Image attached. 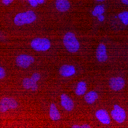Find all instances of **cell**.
<instances>
[{
  "label": "cell",
  "instance_id": "obj_6",
  "mask_svg": "<svg viewBox=\"0 0 128 128\" xmlns=\"http://www.w3.org/2000/svg\"><path fill=\"white\" fill-rule=\"evenodd\" d=\"M41 78L40 74L38 73H35L32 75L31 78H24L23 80V87L26 89L31 88L33 91H36L38 88V85L36 82Z\"/></svg>",
  "mask_w": 128,
  "mask_h": 128
},
{
  "label": "cell",
  "instance_id": "obj_18",
  "mask_svg": "<svg viewBox=\"0 0 128 128\" xmlns=\"http://www.w3.org/2000/svg\"><path fill=\"white\" fill-rule=\"evenodd\" d=\"M87 90V84L85 81H81L78 82L75 90V94L79 96L84 95Z\"/></svg>",
  "mask_w": 128,
  "mask_h": 128
},
{
  "label": "cell",
  "instance_id": "obj_12",
  "mask_svg": "<svg viewBox=\"0 0 128 128\" xmlns=\"http://www.w3.org/2000/svg\"><path fill=\"white\" fill-rule=\"evenodd\" d=\"M97 119L102 123L109 124L111 122V119L109 114L106 110L101 109L97 110L95 113Z\"/></svg>",
  "mask_w": 128,
  "mask_h": 128
},
{
  "label": "cell",
  "instance_id": "obj_7",
  "mask_svg": "<svg viewBox=\"0 0 128 128\" xmlns=\"http://www.w3.org/2000/svg\"><path fill=\"white\" fill-rule=\"evenodd\" d=\"M95 56L97 61L100 63H104L108 59V56L107 48L102 43L99 44L95 51Z\"/></svg>",
  "mask_w": 128,
  "mask_h": 128
},
{
  "label": "cell",
  "instance_id": "obj_8",
  "mask_svg": "<svg viewBox=\"0 0 128 128\" xmlns=\"http://www.w3.org/2000/svg\"><path fill=\"white\" fill-rule=\"evenodd\" d=\"M16 101L13 98L5 97L2 98L0 102V111L4 112L9 109H14L18 106Z\"/></svg>",
  "mask_w": 128,
  "mask_h": 128
},
{
  "label": "cell",
  "instance_id": "obj_22",
  "mask_svg": "<svg viewBox=\"0 0 128 128\" xmlns=\"http://www.w3.org/2000/svg\"><path fill=\"white\" fill-rule=\"evenodd\" d=\"M14 0H2V2L6 5L11 3Z\"/></svg>",
  "mask_w": 128,
  "mask_h": 128
},
{
  "label": "cell",
  "instance_id": "obj_20",
  "mask_svg": "<svg viewBox=\"0 0 128 128\" xmlns=\"http://www.w3.org/2000/svg\"><path fill=\"white\" fill-rule=\"evenodd\" d=\"M6 75V73L5 69L2 67H0V79L3 78Z\"/></svg>",
  "mask_w": 128,
  "mask_h": 128
},
{
  "label": "cell",
  "instance_id": "obj_10",
  "mask_svg": "<svg viewBox=\"0 0 128 128\" xmlns=\"http://www.w3.org/2000/svg\"><path fill=\"white\" fill-rule=\"evenodd\" d=\"M34 59L31 56L26 54H21L16 58V63L17 65L21 68L26 69L33 63Z\"/></svg>",
  "mask_w": 128,
  "mask_h": 128
},
{
  "label": "cell",
  "instance_id": "obj_17",
  "mask_svg": "<svg viewBox=\"0 0 128 128\" xmlns=\"http://www.w3.org/2000/svg\"><path fill=\"white\" fill-rule=\"evenodd\" d=\"M98 97L96 92L91 91L86 93L84 96V99L86 102L88 104H91L94 103Z\"/></svg>",
  "mask_w": 128,
  "mask_h": 128
},
{
  "label": "cell",
  "instance_id": "obj_11",
  "mask_svg": "<svg viewBox=\"0 0 128 128\" xmlns=\"http://www.w3.org/2000/svg\"><path fill=\"white\" fill-rule=\"evenodd\" d=\"M60 98L61 104L62 106L67 111H72L74 106V104L73 100L65 93L62 94Z\"/></svg>",
  "mask_w": 128,
  "mask_h": 128
},
{
  "label": "cell",
  "instance_id": "obj_16",
  "mask_svg": "<svg viewBox=\"0 0 128 128\" xmlns=\"http://www.w3.org/2000/svg\"><path fill=\"white\" fill-rule=\"evenodd\" d=\"M115 16L116 21L119 22L123 26H126L128 25V11H125L119 13Z\"/></svg>",
  "mask_w": 128,
  "mask_h": 128
},
{
  "label": "cell",
  "instance_id": "obj_19",
  "mask_svg": "<svg viewBox=\"0 0 128 128\" xmlns=\"http://www.w3.org/2000/svg\"><path fill=\"white\" fill-rule=\"evenodd\" d=\"M72 128H90L91 126L87 124H84L81 125L78 124H74L72 127Z\"/></svg>",
  "mask_w": 128,
  "mask_h": 128
},
{
  "label": "cell",
  "instance_id": "obj_23",
  "mask_svg": "<svg viewBox=\"0 0 128 128\" xmlns=\"http://www.w3.org/2000/svg\"><path fill=\"white\" fill-rule=\"evenodd\" d=\"M120 1L123 5L128 6V0H120Z\"/></svg>",
  "mask_w": 128,
  "mask_h": 128
},
{
  "label": "cell",
  "instance_id": "obj_1",
  "mask_svg": "<svg viewBox=\"0 0 128 128\" xmlns=\"http://www.w3.org/2000/svg\"><path fill=\"white\" fill-rule=\"evenodd\" d=\"M63 42L66 50L68 53L75 54L80 50V43L73 33L68 32L66 33L63 37Z\"/></svg>",
  "mask_w": 128,
  "mask_h": 128
},
{
  "label": "cell",
  "instance_id": "obj_9",
  "mask_svg": "<svg viewBox=\"0 0 128 128\" xmlns=\"http://www.w3.org/2000/svg\"><path fill=\"white\" fill-rule=\"evenodd\" d=\"M108 84L112 90L118 91L124 87L125 85V82L124 79L121 77H113L109 79Z\"/></svg>",
  "mask_w": 128,
  "mask_h": 128
},
{
  "label": "cell",
  "instance_id": "obj_5",
  "mask_svg": "<svg viewBox=\"0 0 128 128\" xmlns=\"http://www.w3.org/2000/svg\"><path fill=\"white\" fill-rule=\"evenodd\" d=\"M114 109L110 112L112 118L118 123H121L125 120L126 114L124 110L117 104L114 105Z\"/></svg>",
  "mask_w": 128,
  "mask_h": 128
},
{
  "label": "cell",
  "instance_id": "obj_4",
  "mask_svg": "<svg viewBox=\"0 0 128 128\" xmlns=\"http://www.w3.org/2000/svg\"><path fill=\"white\" fill-rule=\"evenodd\" d=\"M58 72L61 76L69 77L76 74L78 70L77 66L71 63H65L61 65L58 69Z\"/></svg>",
  "mask_w": 128,
  "mask_h": 128
},
{
  "label": "cell",
  "instance_id": "obj_2",
  "mask_svg": "<svg viewBox=\"0 0 128 128\" xmlns=\"http://www.w3.org/2000/svg\"><path fill=\"white\" fill-rule=\"evenodd\" d=\"M36 19V16L34 12L32 10H28L17 14L14 22L16 25L21 26L30 23L35 20Z\"/></svg>",
  "mask_w": 128,
  "mask_h": 128
},
{
  "label": "cell",
  "instance_id": "obj_24",
  "mask_svg": "<svg viewBox=\"0 0 128 128\" xmlns=\"http://www.w3.org/2000/svg\"><path fill=\"white\" fill-rule=\"evenodd\" d=\"M38 3L41 4L43 3L44 2V0H36Z\"/></svg>",
  "mask_w": 128,
  "mask_h": 128
},
{
  "label": "cell",
  "instance_id": "obj_25",
  "mask_svg": "<svg viewBox=\"0 0 128 128\" xmlns=\"http://www.w3.org/2000/svg\"><path fill=\"white\" fill-rule=\"evenodd\" d=\"M96 1L99 2H102L103 1H105L106 0H95Z\"/></svg>",
  "mask_w": 128,
  "mask_h": 128
},
{
  "label": "cell",
  "instance_id": "obj_21",
  "mask_svg": "<svg viewBox=\"0 0 128 128\" xmlns=\"http://www.w3.org/2000/svg\"><path fill=\"white\" fill-rule=\"evenodd\" d=\"M30 4L33 7H36L38 5V3L36 0H27Z\"/></svg>",
  "mask_w": 128,
  "mask_h": 128
},
{
  "label": "cell",
  "instance_id": "obj_14",
  "mask_svg": "<svg viewBox=\"0 0 128 128\" xmlns=\"http://www.w3.org/2000/svg\"><path fill=\"white\" fill-rule=\"evenodd\" d=\"M55 5L57 10L61 12L68 11L70 7V3L68 0H56Z\"/></svg>",
  "mask_w": 128,
  "mask_h": 128
},
{
  "label": "cell",
  "instance_id": "obj_3",
  "mask_svg": "<svg viewBox=\"0 0 128 128\" xmlns=\"http://www.w3.org/2000/svg\"><path fill=\"white\" fill-rule=\"evenodd\" d=\"M32 48L37 51H45L48 50L51 46L50 41L46 38H36L31 42Z\"/></svg>",
  "mask_w": 128,
  "mask_h": 128
},
{
  "label": "cell",
  "instance_id": "obj_15",
  "mask_svg": "<svg viewBox=\"0 0 128 128\" xmlns=\"http://www.w3.org/2000/svg\"><path fill=\"white\" fill-rule=\"evenodd\" d=\"M49 115L50 118L53 121H57L61 118L60 113L54 103H52L50 105Z\"/></svg>",
  "mask_w": 128,
  "mask_h": 128
},
{
  "label": "cell",
  "instance_id": "obj_13",
  "mask_svg": "<svg viewBox=\"0 0 128 128\" xmlns=\"http://www.w3.org/2000/svg\"><path fill=\"white\" fill-rule=\"evenodd\" d=\"M105 12L104 7L102 5H98L95 7L92 14L94 16L97 18L99 22H102L105 19Z\"/></svg>",
  "mask_w": 128,
  "mask_h": 128
}]
</instances>
